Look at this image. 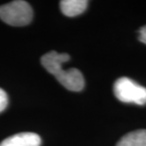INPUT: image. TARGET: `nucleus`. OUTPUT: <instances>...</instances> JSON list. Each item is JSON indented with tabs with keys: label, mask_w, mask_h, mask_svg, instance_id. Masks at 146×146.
Returning <instances> with one entry per match:
<instances>
[{
	"label": "nucleus",
	"mask_w": 146,
	"mask_h": 146,
	"mask_svg": "<svg viewBox=\"0 0 146 146\" xmlns=\"http://www.w3.org/2000/svg\"><path fill=\"white\" fill-rule=\"evenodd\" d=\"M33 17V8L23 0H15L0 6V19L8 25L14 27L26 26L31 22Z\"/></svg>",
	"instance_id": "1"
},
{
	"label": "nucleus",
	"mask_w": 146,
	"mask_h": 146,
	"mask_svg": "<svg viewBox=\"0 0 146 146\" xmlns=\"http://www.w3.org/2000/svg\"><path fill=\"white\" fill-rule=\"evenodd\" d=\"M114 94L119 101L138 106L146 104V87L127 77L119 78L114 84Z\"/></svg>",
	"instance_id": "2"
},
{
	"label": "nucleus",
	"mask_w": 146,
	"mask_h": 146,
	"mask_svg": "<svg viewBox=\"0 0 146 146\" xmlns=\"http://www.w3.org/2000/svg\"><path fill=\"white\" fill-rule=\"evenodd\" d=\"M57 81L70 91H81L84 86V79L82 72L77 68L61 69L56 73Z\"/></svg>",
	"instance_id": "3"
},
{
	"label": "nucleus",
	"mask_w": 146,
	"mask_h": 146,
	"mask_svg": "<svg viewBox=\"0 0 146 146\" xmlns=\"http://www.w3.org/2000/svg\"><path fill=\"white\" fill-rule=\"evenodd\" d=\"M70 59V56L68 53H58L57 51H49L41 58V64L50 74L56 75L62 69L64 63L68 62Z\"/></svg>",
	"instance_id": "4"
},
{
	"label": "nucleus",
	"mask_w": 146,
	"mask_h": 146,
	"mask_svg": "<svg viewBox=\"0 0 146 146\" xmlns=\"http://www.w3.org/2000/svg\"><path fill=\"white\" fill-rule=\"evenodd\" d=\"M41 138L33 132H23L5 139L0 146H40Z\"/></svg>",
	"instance_id": "5"
},
{
	"label": "nucleus",
	"mask_w": 146,
	"mask_h": 146,
	"mask_svg": "<svg viewBox=\"0 0 146 146\" xmlns=\"http://www.w3.org/2000/svg\"><path fill=\"white\" fill-rule=\"evenodd\" d=\"M88 1L86 0H62L60 8L66 16L74 17L83 13L86 10Z\"/></svg>",
	"instance_id": "6"
},
{
	"label": "nucleus",
	"mask_w": 146,
	"mask_h": 146,
	"mask_svg": "<svg viewBox=\"0 0 146 146\" xmlns=\"http://www.w3.org/2000/svg\"><path fill=\"white\" fill-rule=\"evenodd\" d=\"M116 146H146V130L139 129L127 133Z\"/></svg>",
	"instance_id": "7"
},
{
	"label": "nucleus",
	"mask_w": 146,
	"mask_h": 146,
	"mask_svg": "<svg viewBox=\"0 0 146 146\" xmlns=\"http://www.w3.org/2000/svg\"><path fill=\"white\" fill-rule=\"evenodd\" d=\"M8 106V96L2 88H0V112H2Z\"/></svg>",
	"instance_id": "8"
},
{
	"label": "nucleus",
	"mask_w": 146,
	"mask_h": 146,
	"mask_svg": "<svg viewBox=\"0 0 146 146\" xmlns=\"http://www.w3.org/2000/svg\"><path fill=\"white\" fill-rule=\"evenodd\" d=\"M139 39L141 42L146 45V26H143L141 30H139Z\"/></svg>",
	"instance_id": "9"
}]
</instances>
